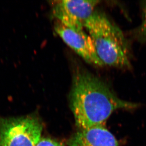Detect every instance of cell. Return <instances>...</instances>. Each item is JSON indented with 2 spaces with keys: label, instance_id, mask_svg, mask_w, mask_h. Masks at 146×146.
<instances>
[{
  "label": "cell",
  "instance_id": "5b68a950",
  "mask_svg": "<svg viewBox=\"0 0 146 146\" xmlns=\"http://www.w3.org/2000/svg\"><path fill=\"white\" fill-rule=\"evenodd\" d=\"M54 29L63 41L86 62L95 66H104L97 56L92 39L83 30L68 28L58 21Z\"/></svg>",
  "mask_w": 146,
  "mask_h": 146
},
{
  "label": "cell",
  "instance_id": "6da1fadb",
  "mask_svg": "<svg viewBox=\"0 0 146 146\" xmlns=\"http://www.w3.org/2000/svg\"><path fill=\"white\" fill-rule=\"evenodd\" d=\"M71 109L80 130L103 126L118 109H134L138 104L119 98L99 78L83 68L74 72L69 93Z\"/></svg>",
  "mask_w": 146,
  "mask_h": 146
},
{
  "label": "cell",
  "instance_id": "3957f363",
  "mask_svg": "<svg viewBox=\"0 0 146 146\" xmlns=\"http://www.w3.org/2000/svg\"><path fill=\"white\" fill-rule=\"evenodd\" d=\"M43 127L35 116L0 118V146H36Z\"/></svg>",
  "mask_w": 146,
  "mask_h": 146
},
{
  "label": "cell",
  "instance_id": "52a82bcc",
  "mask_svg": "<svg viewBox=\"0 0 146 146\" xmlns=\"http://www.w3.org/2000/svg\"><path fill=\"white\" fill-rule=\"evenodd\" d=\"M141 21L140 24L133 31L131 35L134 40L143 44H146V1L141 3Z\"/></svg>",
  "mask_w": 146,
  "mask_h": 146
},
{
  "label": "cell",
  "instance_id": "277c9868",
  "mask_svg": "<svg viewBox=\"0 0 146 146\" xmlns=\"http://www.w3.org/2000/svg\"><path fill=\"white\" fill-rule=\"evenodd\" d=\"M99 3V1H58L53 4L52 14L58 21L68 28L81 31Z\"/></svg>",
  "mask_w": 146,
  "mask_h": 146
},
{
  "label": "cell",
  "instance_id": "8992f818",
  "mask_svg": "<svg viewBox=\"0 0 146 146\" xmlns=\"http://www.w3.org/2000/svg\"><path fill=\"white\" fill-rule=\"evenodd\" d=\"M69 146H119L115 136L103 126L80 130L68 142Z\"/></svg>",
  "mask_w": 146,
  "mask_h": 146
},
{
  "label": "cell",
  "instance_id": "7a4b0ae2",
  "mask_svg": "<svg viewBox=\"0 0 146 146\" xmlns=\"http://www.w3.org/2000/svg\"><path fill=\"white\" fill-rule=\"evenodd\" d=\"M84 28L103 65L129 70L132 68L131 52L127 39L119 27L104 13L94 11Z\"/></svg>",
  "mask_w": 146,
  "mask_h": 146
},
{
  "label": "cell",
  "instance_id": "ba28073f",
  "mask_svg": "<svg viewBox=\"0 0 146 146\" xmlns=\"http://www.w3.org/2000/svg\"><path fill=\"white\" fill-rule=\"evenodd\" d=\"M36 146H64V145L62 143L51 138L42 137Z\"/></svg>",
  "mask_w": 146,
  "mask_h": 146
}]
</instances>
